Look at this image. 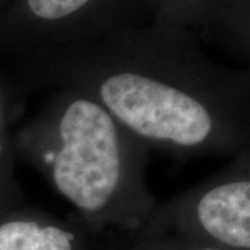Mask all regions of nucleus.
<instances>
[{
	"mask_svg": "<svg viewBox=\"0 0 250 250\" xmlns=\"http://www.w3.org/2000/svg\"><path fill=\"white\" fill-rule=\"evenodd\" d=\"M35 80L89 95L150 150L175 159L233 157L250 146L246 72L207 59L185 28L154 22L49 50Z\"/></svg>",
	"mask_w": 250,
	"mask_h": 250,
	"instance_id": "nucleus-1",
	"label": "nucleus"
},
{
	"mask_svg": "<svg viewBox=\"0 0 250 250\" xmlns=\"http://www.w3.org/2000/svg\"><path fill=\"white\" fill-rule=\"evenodd\" d=\"M21 145L50 187L93 227L146 228L157 208L146 177L149 146L81 90L49 89Z\"/></svg>",
	"mask_w": 250,
	"mask_h": 250,
	"instance_id": "nucleus-2",
	"label": "nucleus"
},
{
	"mask_svg": "<svg viewBox=\"0 0 250 250\" xmlns=\"http://www.w3.org/2000/svg\"><path fill=\"white\" fill-rule=\"evenodd\" d=\"M170 227L224 249L250 250V146L210 178L159 202L146 229Z\"/></svg>",
	"mask_w": 250,
	"mask_h": 250,
	"instance_id": "nucleus-3",
	"label": "nucleus"
},
{
	"mask_svg": "<svg viewBox=\"0 0 250 250\" xmlns=\"http://www.w3.org/2000/svg\"><path fill=\"white\" fill-rule=\"evenodd\" d=\"M28 18L43 52L99 41L139 28V0H25Z\"/></svg>",
	"mask_w": 250,
	"mask_h": 250,
	"instance_id": "nucleus-4",
	"label": "nucleus"
},
{
	"mask_svg": "<svg viewBox=\"0 0 250 250\" xmlns=\"http://www.w3.org/2000/svg\"><path fill=\"white\" fill-rule=\"evenodd\" d=\"M77 233L49 215H27L0 224V250H75Z\"/></svg>",
	"mask_w": 250,
	"mask_h": 250,
	"instance_id": "nucleus-5",
	"label": "nucleus"
},
{
	"mask_svg": "<svg viewBox=\"0 0 250 250\" xmlns=\"http://www.w3.org/2000/svg\"><path fill=\"white\" fill-rule=\"evenodd\" d=\"M229 0H160L156 22L192 29L214 28L217 17Z\"/></svg>",
	"mask_w": 250,
	"mask_h": 250,
	"instance_id": "nucleus-6",
	"label": "nucleus"
},
{
	"mask_svg": "<svg viewBox=\"0 0 250 250\" xmlns=\"http://www.w3.org/2000/svg\"><path fill=\"white\" fill-rule=\"evenodd\" d=\"M214 28H220L248 60L246 75L250 85V0H229L224 6Z\"/></svg>",
	"mask_w": 250,
	"mask_h": 250,
	"instance_id": "nucleus-7",
	"label": "nucleus"
},
{
	"mask_svg": "<svg viewBox=\"0 0 250 250\" xmlns=\"http://www.w3.org/2000/svg\"><path fill=\"white\" fill-rule=\"evenodd\" d=\"M190 250H228V249L220 248V246H217V245H202V246H199V248H192Z\"/></svg>",
	"mask_w": 250,
	"mask_h": 250,
	"instance_id": "nucleus-8",
	"label": "nucleus"
}]
</instances>
